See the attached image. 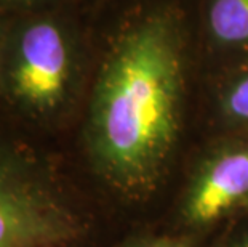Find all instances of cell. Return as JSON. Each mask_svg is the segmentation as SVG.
<instances>
[{
  "instance_id": "1",
  "label": "cell",
  "mask_w": 248,
  "mask_h": 247,
  "mask_svg": "<svg viewBox=\"0 0 248 247\" xmlns=\"http://www.w3.org/2000/svg\"><path fill=\"white\" fill-rule=\"evenodd\" d=\"M184 90V44L171 15L133 21L98 61L67 156L112 214L162 186L181 135Z\"/></svg>"
},
{
  "instance_id": "2",
  "label": "cell",
  "mask_w": 248,
  "mask_h": 247,
  "mask_svg": "<svg viewBox=\"0 0 248 247\" xmlns=\"http://www.w3.org/2000/svg\"><path fill=\"white\" fill-rule=\"evenodd\" d=\"M112 217L66 151L0 115V247H109Z\"/></svg>"
},
{
  "instance_id": "3",
  "label": "cell",
  "mask_w": 248,
  "mask_h": 247,
  "mask_svg": "<svg viewBox=\"0 0 248 247\" xmlns=\"http://www.w3.org/2000/svg\"><path fill=\"white\" fill-rule=\"evenodd\" d=\"M87 93L76 40L58 21L31 18L3 31L0 115L46 141L64 130Z\"/></svg>"
},
{
  "instance_id": "4",
  "label": "cell",
  "mask_w": 248,
  "mask_h": 247,
  "mask_svg": "<svg viewBox=\"0 0 248 247\" xmlns=\"http://www.w3.org/2000/svg\"><path fill=\"white\" fill-rule=\"evenodd\" d=\"M248 206V135L216 146L199 162L179 204L187 231L210 228Z\"/></svg>"
},
{
  "instance_id": "5",
  "label": "cell",
  "mask_w": 248,
  "mask_h": 247,
  "mask_svg": "<svg viewBox=\"0 0 248 247\" xmlns=\"http://www.w3.org/2000/svg\"><path fill=\"white\" fill-rule=\"evenodd\" d=\"M208 29L219 45L248 47V0H212Z\"/></svg>"
},
{
  "instance_id": "6",
  "label": "cell",
  "mask_w": 248,
  "mask_h": 247,
  "mask_svg": "<svg viewBox=\"0 0 248 247\" xmlns=\"http://www.w3.org/2000/svg\"><path fill=\"white\" fill-rule=\"evenodd\" d=\"M219 113L226 122L235 127H248V71L237 76L219 95Z\"/></svg>"
},
{
  "instance_id": "7",
  "label": "cell",
  "mask_w": 248,
  "mask_h": 247,
  "mask_svg": "<svg viewBox=\"0 0 248 247\" xmlns=\"http://www.w3.org/2000/svg\"><path fill=\"white\" fill-rule=\"evenodd\" d=\"M195 233H170V234H155V236H140L122 241L117 244H110L109 247H195L197 239Z\"/></svg>"
},
{
  "instance_id": "8",
  "label": "cell",
  "mask_w": 248,
  "mask_h": 247,
  "mask_svg": "<svg viewBox=\"0 0 248 247\" xmlns=\"http://www.w3.org/2000/svg\"><path fill=\"white\" fill-rule=\"evenodd\" d=\"M232 247H248V231L245 234H242L240 238L232 244Z\"/></svg>"
},
{
  "instance_id": "9",
  "label": "cell",
  "mask_w": 248,
  "mask_h": 247,
  "mask_svg": "<svg viewBox=\"0 0 248 247\" xmlns=\"http://www.w3.org/2000/svg\"><path fill=\"white\" fill-rule=\"evenodd\" d=\"M0 2H10V3H31L35 0H0Z\"/></svg>"
},
{
  "instance_id": "10",
  "label": "cell",
  "mask_w": 248,
  "mask_h": 247,
  "mask_svg": "<svg viewBox=\"0 0 248 247\" xmlns=\"http://www.w3.org/2000/svg\"><path fill=\"white\" fill-rule=\"evenodd\" d=\"M2 34H3V33H2V31H0V39H2Z\"/></svg>"
}]
</instances>
